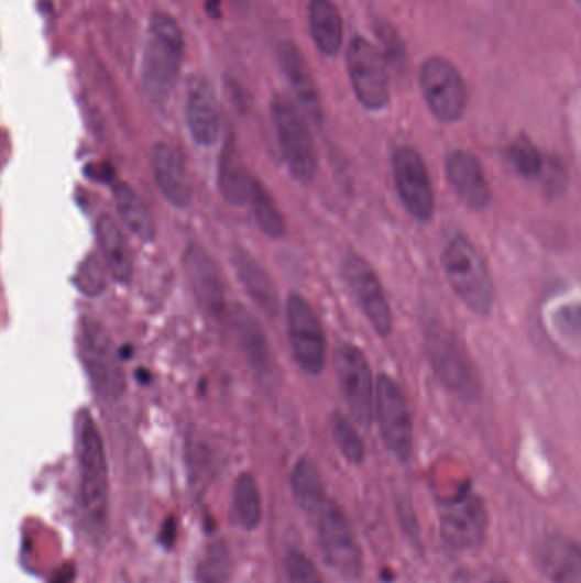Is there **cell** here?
<instances>
[{
    "label": "cell",
    "mask_w": 581,
    "mask_h": 583,
    "mask_svg": "<svg viewBox=\"0 0 581 583\" xmlns=\"http://www.w3.org/2000/svg\"><path fill=\"white\" fill-rule=\"evenodd\" d=\"M394 185L401 204L413 219L427 224L434 217L435 195L427 164L419 152L408 145L393 156Z\"/></svg>",
    "instance_id": "9a60e30c"
},
{
    "label": "cell",
    "mask_w": 581,
    "mask_h": 583,
    "mask_svg": "<svg viewBox=\"0 0 581 583\" xmlns=\"http://www.w3.org/2000/svg\"><path fill=\"white\" fill-rule=\"evenodd\" d=\"M74 575H76V569L73 563H67L62 566L61 570L55 572L50 583H73Z\"/></svg>",
    "instance_id": "8d00e7d4"
},
{
    "label": "cell",
    "mask_w": 581,
    "mask_h": 583,
    "mask_svg": "<svg viewBox=\"0 0 581 583\" xmlns=\"http://www.w3.org/2000/svg\"><path fill=\"white\" fill-rule=\"evenodd\" d=\"M490 583H512V582H508V580L495 579V580H491Z\"/></svg>",
    "instance_id": "ab89813d"
},
{
    "label": "cell",
    "mask_w": 581,
    "mask_h": 583,
    "mask_svg": "<svg viewBox=\"0 0 581 583\" xmlns=\"http://www.w3.org/2000/svg\"><path fill=\"white\" fill-rule=\"evenodd\" d=\"M232 266L238 273L239 282H241L248 296L253 299V302L260 307L261 311L268 318L276 319L279 315V296L278 288L273 282L268 270L264 268L253 254L235 248L232 253Z\"/></svg>",
    "instance_id": "7402d4cb"
},
{
    "label": "cell",
    "mask_w": 581,
    "mask_h": 583,
    "mask_svg": "<svg viewBox=\"0 0 581 583\" xmlns=\"http://www.w3.org/2000/svg\"><path fill=\"white\" fill-rule=\"evenodd\" d=\"M231 573V557L223 542L208 548L207 554L198 566V582L200 583H227Z\"/></svg>",
    "instance_id": "d6a6232c"
},
{
    "label": "cell",
    "mask_w": 581,
    "mask_h": 583,
    "mask_svg": "<svg viewBox=\"0 0 581 583\" xmlns=\"http://www.w3.org/2000/svg\"><path fill=\"white\" fill-rule=\"evenodd\" d=\"M419 86L437 120L443 123L461 120L468 107V89L450 62L440 57L428 58L419 70Z\"/></svg>",
    "instance_id": "7c38bea8"
},
{
    "label": "cell",
    "mask_w": 581,
    "mask_h": 583,
    "mask_svg": "<svg viewBox=\"0 0 581 583\" xmlns=\"http://www.w3.org/2000/svg\"><path fill=\"white\" fill-rule=\"evenodd\" d=\"M534 561L551 583H581V553L567 536L548 535L534 544Z\"/></svg>",
    "instance_id": "44dd1931"
},
{
    "label": "cell",
    "mask_w": 581,
    "mask_h": 583,
    "mask_svg": "<svg viewBox=\"0 0 581 583\" xmlns=\"http://www.w3.org/2000/svg\"><path fill=\"white\" fill-rule=\"evenodd\" d=\"M276 57L307 117L313 118L316 123H321V98H319V91H317L309 65L304 61L303 54L292 43H279Z\"/></svg>",
    "instance_id": "603a6c76"
},
{
    "label": "cell",
    "mask_w": 581,
    "mask_h": 583,
    "mask_svg": "<svg viewBox=\"0 0 581 583\" xmlns=\"http://www.w3.org/2000/svg\"><path fill=\"white\" fill-rule=\"evenodd\" d=\"M443 272L456 296L469 311L487 318L495 307V284L490 268L465 235L450 239L442 254Z\"/></svg>",
    "instance_id": "7a4b0ae2"
},
{
    "label": "cell",
    "mask_w": 581,
    "mask_h": 583,
    "mask_svg": "<svg viewBox=\"0 0 581 583\" xmlns=\"http://www.w3.org/2000/svg\"><path fill=\"white\" fill-rule=\"evenodd\" d=\"M185 272L191 285L193 296L205 315L222 321L227 315L226 294L219 268L210 254L198 244H189L185 253Z\"/></svg>",
    "instance_id": "2e32d148"
},
{
    "label": "cell",
    "mask_w": 581,
    "mask_h": 583,
    "mask_svg": "<svg viewBox=\"0 0 581 583\" xmlns=\"http://www.w3.org/2000/svg\"><path fill=\"white\" fill-rule=\"evenodd\" d=\"M577 2H580V0H577Z\"/></svg>",
    "instance_id": "60d3db41"
},
{
    "label": "cell",
    "mask_w": 581,
    "mask_h": 583,
    "mask_svg": "<svg viewBox=\"0 0 581 583\" xmlns=\"http://www.w3.org/2000/svg\"><path fill=\"white\" fill-rule=\"evenodd\" d=\"M287 328L297 364L306 374L321 375L326 367L325 330L309 300L295 292L287 300Z\"/></svg>",
    "instance_id": "4fadbf2b"
},
{
    "label": "cell",
    "mask_w": 581,
    "mask_h": 583,
    "mask_svg": "<svg viewBox=\"0 0 581 583\" xmlns=\"http://www.w3.org/2000/svg\"><path fill=\"white\" fill-rule=\"evenodd\" d=\"M290 485L295 502H297L298 507L306 512L307 516H316L317 510H321L322 505L329 501L321 471L317 468L316 462L307 455L295 462Z\"/></svg>",
    "instance_id": "484cf974"
},
{
    "label": "cell",
    "mask_w": 581,
    "mask_h": 583,
    "mask_svg": "<svg viewBox=\"0 0 581 583\" xmlns=\"http://www.w3.org/2000/svg\"><path fill=\"white\" fill-rule=\"evenodd\" d=\"M329 425H331L332 439L340 449L341 455L350 464H362L363 459H365V443H363L359 430L340 411H335L331 415Z\"/></svg>",
    "instance_id": "4dcf8cb0"
},
{
    "label": "cell",
    "mask_w": 581,
    "mask_h": 583,
    "mask_svg": "<svg viewBox=\"0 0 581 583\" xmlns=\"http://www.w3.org/2000/svg\"><path fill=\"white\" fill-rule=\"evenodd\" d=\"M341 275L375 333L390 338L393 333V311L375 270L355 251H348L341 263Z\"/></svg>",
    "instance_id": "30bf717a"
},
{
    "label": "cell",
    "mask_w": 581,
    "mask_h": 583,
    "mask_svg": "<svg viewBox=\"0 0 581 583\" xmlns=\"http://www.w3.org/2000/svg\"><path fill=\"white\" fill-rule=\"evenodd\" d=\"M338 381L351 417L360 427L374 424L375 381L362 350L344 343L337 353Z\"/></svg>",
    "instance_id": "5bb4252c"
},
{
    "label": "cell",
    "mask_w": 581,
    "mask_h": 583,
    "mask_svg": "<svg viewBox=\"0 0 581 583\" xmlns=\"http://www.w3.org/2000/svg\"><path fill=\"white\" fill-rule=\"evenodd\" d=\"M231 322L239 349L254 374L257 375V380L272 383V380L276 377V364L263 326L254 318L253 312L242 306H235L232 309Z\"/></svg>",
    "instance_id": "ffe728a7"
},
{
    "label": "cell",
    "mask_w": 581,
    "mask_h": 583,
    "mask_svg": "<svg viewBox=\"0 0 581 583\" xmlns=\"http://www.w3.org/2000/svg\"><path fill=\"white\" fill-rule=\"evenodd\" d=\"M375 33L379 34V38H381L382 45L387 52V61L394 65V68L403 73L406 54H404V45L401 42L399 34L390 24H379V28H375Z\"/></svg>",
    "instance_id": "d590c367"
},
{
    "label": "cell",
    "mask_w": 581,
    "mask_h": 583,
    "mask_svg": "<svg viewBox=\"0 0 581 583\" xmlns=\"http://www.w3.org/2000/svg\"><path fill=\"white\" fill-rule=\"evenodd\" d=\"M506 157L524 178H539L542 175V154L533 142L528 141L527 136H520L512 142L506 151Z\"/></svg>",
    "instance_id": "1f68e13d"
},
{
    "label": "cell",
    "mask_w": 581,
    "mask_h": 583,
    "mask_svg": "<svg viewBox=\"0 0 581 583\" xmlns=\"http://www.w3.org/2000/svg\"><path fill=\"white\" fill-rule=\"evenodd\" d=\"M76 284L86 296H98L105 290V275L96 260L89 258L84 263L83 268L77 273Z\"/></svg>",
    "instance_id": "e575fe53"
},
{
    "label": "cell",
    "mask_w": 581,
    "mask_h": 583,
    "mask_svg": "<svg viewBox=\"0 0 581 583\" xmlns=\"http://www.w3.org/2000/svg\"><path fill=\"white\" fill-rule=\"evenodd\" d=\"M446 175L453 194L469 210L483 212L490 207L493 191L483 164L472 152L464 148L450 152L446 160Z\"/></svg>",
    "instance_id": "e0dca14e"
},
{
    "label": "cell",
    "mask_w": 581,
    "mask_h": 583,
    "mask_svg": "<svg viewBox=\"0 0 581 583\" xmlns=\"http://www.w3.org/2000/svg\"><path fill=\"white\" fill-rule=\"evenodd\" d=\"M113 197L121 224L125 226L127 231L133 238L144 241V243H152L155 238L154 219H152L149 207L142 197L127 183L114 185Z\"/></svg>",
    "instance_id": "4316f807"
},
{
    "label": "cell",
    "mask_w": 581,
    "mask_h": 583,
    "mask_svg": "<svg viewBox=\"0 0 581 583\" xmlns=\"http://www.w3.org/2000/svg\"><path fill=\"white\" fill-rule=\"evenodd\" d=\"M250 204L253 207L257 228L263 231V234L272 239L284 238L287 232L284 213L279 212L278 205L260 179L253 178Z\"/></svg>",
    "instance_id": "f546056e"
},
{
    "label": "cell",
    "mask_w": 581,
    "mask_h": 583,
    "mask_svg": "<svg viewBox=\"0 0 581 583\" xmlns=\"http://www.w3.org/2000/svg\"><path fill=\"white\" fill-rule=\"evenodd\" d=\"M427 352L431 369L447 389L465 399H472L480 393L471 359L461 340L447 326L430 322L427 330Z\"/></svg>",
    "instance_id": "52a82bcc"
},
{
    "label": "cell",
    "mask_w": 581,
    "mask_h": 583,
    "mask_svg": "<svg viewBox=\"0 0 581 583\" xmlns=\"http://www.w3.org/2000/svg\"><path fill=\"white\" fill-rule=\"evenodd\" d=\"M80 360L92 387L108 402L121 398L125 374L110 331L95 318H83L77 333Z\"/></svg>",
    "instance_id": "277c9868"
},
{
    "label": "cell",
    "mask_w": 581,
    "mask_h": 583,
    "mask_svg": "<svg viewBox=\"0 0 581 583\" xmlns=\"http://www.w3.org/2000/svg\"><path fill=\"white\" fill-rule=\"evenodd\" d=\"M96 235L102 260L111 277L120 284H129L133 275V256L120 224H117L113 217L101 216L96 226Z\"/></svg>",
    "instance_id": "d4e9b609"
},
{
    "label": "cell",
    "mask_w": 581,
    "mask_h": 583,
    "mask_svg": "<svg viewBox=\"0 0 581 583\" xmlns=\"http://www.w3.org/2000/svg\"><path fill=\"white\" fill-rule=\"evenodd\" d=\"M77 461H79L80 501L91 519L105 520L110 501V473L105 442L91 414L84 409L76 424Z\"/></svg>",
    "instance_id": "3957f363"
},
{
    "label": "cell",
    "mask_w": 581,
    "mask_h": 583,
    "mask_svg": "<svg viewBox=\"0 0 581 583\" xmlns=\"http://www.w3.org/2000/svg\"><path fill=\"white\" fill-rule=\"evenodd\" d=\"M285 570L288 583H325L316 564L298 550H288L285 554Z\"/></svg>",
    "instance_id": "836d02e7"
},
{
    "label": "cell",
    "mask_w": 581,
    "mask_h": 583,
    "mask_svg": "<svg viewBox=\"0 0 581 583\" xmlns=\"http://www.w3.org/2000/svg\"><path fill=\"white\" fill-rule=\"evenodd\" d=\"M313 519L326 563L344 579H359L363 570L362 548L343 507L329 498Z\"/></svg>",
    "instance_id": "8992f818"
},
{
    "label": "cell",
    "mask_w": 581,
    "mask_h": 583,
    "mask_svg": "<svg viewBox=\"0 0 581 583\" xmlns=\"http://www.w3.org/2000/svg\"><path fill=\"white\" fill-rule=\"evenodd\" d=\"M232 516H234L235 524L244 530H254L260 526L261 516H263L260 488L250 473L241 474L235 480Z\"/></svg>",
    "instance_id": "f1b7e54d"
},
{
    "label": "cell",
    "mask_w": 581,
    "mask_h": 583,
    "mask_svg": "<svg viewBox=\"0 0 581 583\" xmlns=\"http://www.w3.org/2000/svg\"><path fill=\"white\" fill-rule=\"evenodd\" d=\"M251 178L245 167L241 151L235 144L234 136H229L223 144L219 161V191L223 201L231 207H244L250 204Z\"/></svg>",
    "instance_id": "cb8c5ba5"
},
{
    "label": "cell",
    "mask_w": 581,
    "mask_h": 583,
    "mask_svg": "<svg viewBox=\"0 0 581 583\" xmlns=\"http://www.w3.org/2000/svg\"><path fill=\"white\" fill-rule=\"evenodd\" d=\"M440 536L453 550H471L486 539L487 510L472 490L465 488L440 504Z\"/></svg>",
    "instance_id": "8fae6325"
},
{
    "label": "cell",
    "mask_w": 581,
    "mask_h": 583,
    "mask_svg": "<svg viewBox=\"0 0 581 583\" xmlns=\"http://www.w3.org/2000/svg\"><path fill=\"white\" fill-rule=\"evenodd\" d=\"M272 117L279 152L292 178L309 185L317 175V154L306 118L285 96L273 98Z\"/></svg>",
    "instance_id": "5b68a950"
},
{
    "label": "cell",
    "mask_w": 581,
    "mask_h": 583,
    "mask_svg": "<svg viewBox=\"0 0 581 583\" xmlns=\"http://www.w3.org/2000/svg\"><path fill=\"white\" fill-rule=\"evenodd\" d=\"M186 127L193 142L200 147H211L219 141L220 107L216 91L204 77H193L185 101Z\"/></svg>",
    "instance_id": "ac0fdd59"
},
{
    "label": "cell",
    "mask_w": 581,
    "mask_h": 583,
    "mask_svg": "<svg viewBox=\"0 0 581 583\" xmlns=\"http://www.w3.org/2000/svg\"><path fill=\"white\" fill-rule=\"evenodd\" d=\"M347 64L360 105L370 111L384 110L391 99L390 76L377 46L355 36L348 46Z\"/></svg>",
    "instance_id": "9c48e42d"
},
{
    "label": "cell",
    "mask_w": 581,
    "mask_h": 583,
    "mask_svg": "<svg viewBox=\"0 0 581 583\" xmlns=\"http://www.w3.org/2000/svg\"><path fill=\"white\" fill-rule=\"evenodd\" d=\"M205 9H207L208 15H211V18H220L222 15V9H220V0H207V4H205Z\"/></svg>",
    "instance_id": "f35d334b"
},
{
    "label": "cell",
    "mask_w": 581,
    "mask_h": 583,
    "mask_svg": "<svg viewBox=\"0 0 581 583\" xmlns=\"http://www.w3.org/2000/svg\"><path fill=\"white\" fill-rule=\"evenodd\" d=\"M151 166L155 185L164 200L174 209H189L193 188L182 152L166 142H157L151 151Z\"/></svg>",
    "instance_id": "d6986e66"
},
{
    "label": "cell",
    "mask_w": 581,
    "mask_h": 583,
    "mask_svg": "<svg viewBox=\"0 0 581 583\" xmlns=\"http://www.w3.org/2000/svg\"><path fill=\"white\" fill-rule=\"evenodd\" d=\"M185 36L167 12H155L149 26L142 62V86L151 105L164 110L173 98L182 73Z\"/></svg>",
    "instance_id": "6da1fadb"
},
{
    "label": "cell",
    "mask_w": 581,
    "mask_h": 583,
    "mask_svg": "<svg viewBox=\"0 0 581 583\" xmlns=\"http://www.w3.org/2000/svg\"><path fill=\"white\" fill-rule=\"evenodd\" d=\"M309 30L321 54L332 57L343 43V21L331 0H310Z\"/></svg>",
    "instance_id": "83f0119b"
},
{
    "label": "cell",
    "mask_w": 581,
    "mask_h": 583,
    "mask_svg": "<svg viewBox=\"0 0 581 583\" xmlns=\"http://www.w3.org/2000/svg\"><path fill=\"white\" fill-rule=\"evenodd\" d=\"M374 418H377L384 446L399 462L413 454V420L399 384L381 374L375 381Z\"/></svg>",
    "instance_id": "ba28073f"
},
{
    "label": "cell",
    "mask_w": 581,
    "mask_h": 583,
    "mask_svg": "<svg viewBox=\"0 0 581 583\" xmlns=\"http://www.w3.org/2000/svg\"><path fill=\"white\" fill-rule=\"evenodd\" d=\"M174 538H176V520L167 519L164 522L163 532H161V542L164 546H171L174 542Z\"/></svg>",
    "instance_id": "74e56055"
}]
</instances>
